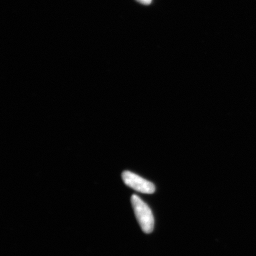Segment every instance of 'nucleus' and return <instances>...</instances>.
I'll use <instances>...</instances> for the list:
<instances>
[{"label": "nucleus", "mask_w": 256, "mask_h": 256, "mask_svg": "<svg viewBox=\"0 0 256 256\" xmlns=\"http://www.w3.org/2000/svg\"><path fill=\"white\" fill-rule=\"evenodd\" d=\"M131 203L138 222L142 231L146 234L152 232L154 226V219L151 209L137 195L131 197Z\"/></svg>", "instance_id": "1"}, {"label": "nucleus", "mask_w": 256, "mask_h": 256, "mask_svg": "<svg viewBox=\"0 0 256 256\" xmlns=\"http://www.w3.org/2000/svg\"><path fill=\"white\" fill-rule=\"evenodd\" d=\"M123 181L128 186L145 194H152L156 190L155 186L134 172L126 171L122 175Z\"/></svg>", "instance_id": "2"}, {"label": "nucleus", "mask_w": 256, "mask_h": 256, "mask_svg": "<svg viewBox=\"0 0 256 256\" xmlns=\"http://www.w3.org/2000/svg\"><path fill=\"white\" fill-rule=\"evenodd\" d=\"M136 1L144 5H149L152 2V0H136Z\"/></svg>", "instance_id": "3"}]
</instances>
